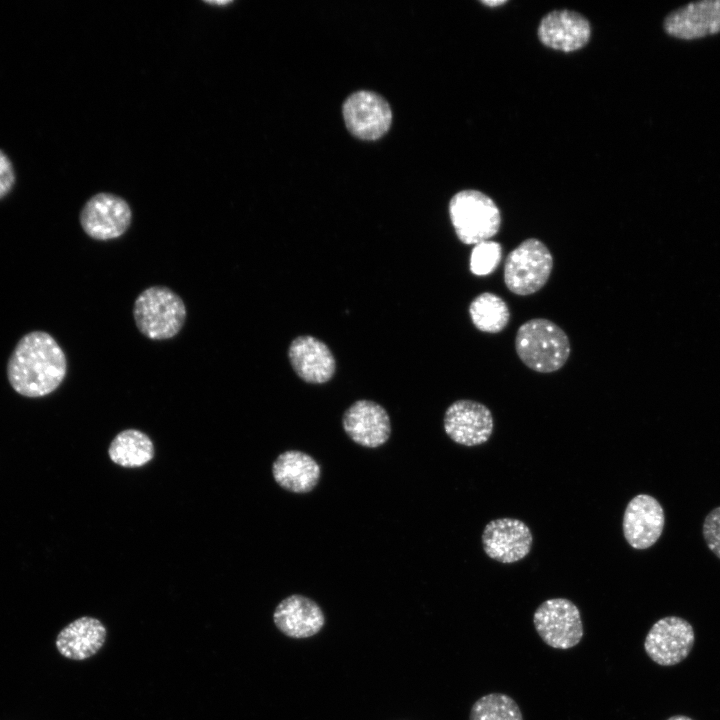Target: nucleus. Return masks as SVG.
Returning <instances> with one entry per match:
<instances>
[{
  "label": "nucleus",
  "mask_w": 720,
  "mask_h": 720,
  "mask_svg": "<svg viewBox=\"0 0 720 720\" xmlns=\"http://www.w3.org/2000/svg\"><path fill=\"white\" fill-rule=\"evenodd\" d=\"M67 362L56 340L48 333L24 335L7 365L12 388L25 397H43L56 390L65 378Z\"/></svg>",
  "instance_id": "f257e3e1"
},
{
  "label": "nucleus",
  "mask_w": 720,
  "mask_h": 720,
  "mask_svg": "<svg viewBox=\"0 0 720 720\" xmlns=\"http://www.w3.org/2000/svg\"><path fill=\"white\" fill-rule=\"evenodd\" d=\"M515 350L531 370L552 373L565 365L571 346L568 335L560 326L549 319L534 318L518 328Z\"/></svg>",
  "instance_id": "f03ea898"
},
{
  "label": "nucleus",
  "mask_w": 720,
  "mask_h": 720,
  "mask_svg": "<svg viewBox=\"0 0 720 720\" xmlns=\"http://www.w3.org/2000/svg\"><path fill=\"white\" fill-rule=\"evenodd\" d=\"M186 313L181 297L165 286H152L143 290L133 307L138 330L152 340H166L176 336L185 323Z\"/></svg>",
  "instance_id": "7ed1b4c3"
},
{
  "label": "nucleus",
  "mask_w": 720,
  "mask_h": 720,
  "mask_svg": "<svg viewBox=\"0 0 720 720\" xmlns=\"http://www.w3.org/2000/svg\"><path fill=\"white\" fill-rule=\"evenodd\" d=\"M449 215L458 239L467 245L493 238L501 226L498 206L477 190L456 193L449 203Z\"/></svg>",
  "instance_id": "20e7f679"
},
{
  "label": "nucleus",
  "mask_w": 720,
  "mask_h": 720,
  "mask_svg": "<svg viewBox=\"0 0 720 720\" xmlns=\"http://www.w3.org/2000/svg\"><path fill=\"white\" fill-rule=\"evenodd\" d=\"M553 269V256L539 239L529 238L508 253L504 262V283L518 296L538 292L548 282Z\"/></svg>",
  "instance_id": "39448f33"
},
{
  "label": "nucleus",
  "mask_w": 720,
  "mask_h": 720,
  "mask_svg": "<svg viewBox=\"0 0 720 720\" xmlns=\"http://www.w3.org/2000/svg\"><path fill=\"white\" fill-rule=\"evenodd\" d=\"M533 624L541 640L554 649L573 648L584 635L581 613L566 598H551L542 602L534 612Z\"/></svg>",
  "instance_id": "423d86ee"
},
{
  "label": "nucleus",
  "mask_w": 720,
  "mask_h": 720,
  "mask_svg": "<svg viewBox=\"0 0 720 720\" xmlns=\"http://www.w3.org/2000/svg\"><path fill=\"white\" fill-rule=\"evenodd\" d=\"M695 643L692 625L679 616H666L649 629L644 650L660 666H674L690 654Z\"/></svg>",
  "instance_id": "0eeeda50"
},
{
  "label": "nucleus",
  "mask_w": 720,
  "mask_h": 720,
  "mask_svg": "<svg viewBox=\"0 0 720 720\" xmlns=\"http://www.w3.org/2000/svg\"><path fill=\"white\" fill-rule=\"evenodd\" d=\"M131 220L129 204L123 198L105 192L92 196L80 212V224L84 232L100 241L122 236Z\"/></svg>",
  "instance_id": "6e6552de"
},
{
  "label": "nucleus",
  "mask_w": 720,
  "mask_h": 720,
  "mask_svg": "<svg viewBox=\"0 0 720 720\" xmlns=\"http://www.w3.org/2000/svg\"><path fill=\"white\" fill-rule=\"evenodd\" d=\"M343 117L348 130L362 140H376L390 128L392 112L388 102L379 94L361 90L344 102Z\"/></svg>",
  "instance_id": "1a4fd4ad"
},
{
  "label": "nucleus",
  "mask_w": 720,
  "mask_h": 720,
  "mask_svg": "<svg viewBox=\"0 0 720 720\" xmlns=\"http://www.w3.org/2000/svg\"><path fill=\"white\" fill-rule=\"evenodd\" d=\"M443 427L448 437L463 446H478L488 441L494 428L490 409L477 401L460 399L448 406Z\"/></svg>",
  "instance_id": "9d476101"
},
{
  "label": "nucleus",
  "mask_w": 720,
  "mask_h": 720,
  "mask_svg": "<svg viewBox=\"0 0 720 720\" xmlns=\"http://www.w3.org/2000/svg\"><path fill=\"white\" fill-rule=\"evenodd\" d=\"M481 540L488 557L509 564L529 554L533 535L530 528L519 519L498 518L485 526Z\"/></svg>",
  "instance_id": "9b49d317"
},
{
  "label": "nucleus",
  "mask_w": 720,
  "mask_h": 720,
  "mask_svg": "<svg viewBox=\"0 0 720 720\" xmlns=\"http://www.w3.org/2000/svg\"><path fill=\"white\" fill-rule=\"evenodd\" d=\"M665 514L659 501L648 494H638L627 504L623 515V534L634 549L653 546L662 535Z\"/></svg>",
  "instance_id": "f8f14e48"
},
{
  "label": "nucleus",
  "mask_w": 720,
  "mask_h": 720,
  "mask_svg": "<svg viewBox=\"0 0 720 720\" xmlns=\"http://www.w3.org/2000/svg\"><path fill=\"white\" fill-rule=\"evenodd\" d=\"M663 29L680 40H696L720 32V0L686 3L670 11L663 20Z\"/></svg>",
  "instance_id": "ddd939ff"
},
{
  "label": "nucleus",
  "mask_w": 720,
  "mask_h": 720,
  "mask_svg": "<svg viewBox=\"0 0 720 720\" xmlns=\"http://www.w3.org/2000/svg\"><path fill=\"white\" fill-rule=\"evenodd\" d=\"M342 427L354 443L365 448H378L391 435V422L386 409L366 399L354 402L344 412Z\"/></svg>",
  "instance_id": "4468645a"
},
{
  "label": "nucleus",
  "mask_w": 720,
  "mask_h": 720,
  "mask_svg": "<svg viewBox=\"0 0 720 720\" xmlns=\"http://www.w3.org/2000/svg\"><path fill=\"white\" fill-rule=\"evenodd\" d=\"M277 629L293 639H306L318 634L325 625L321 607L311 598L292 594L281 600L273 613Z\"/></svg>",
  "instance_id": "2eb2a0df"
},
{
  "label": "nucleus",
  "mask_w": 720,
  "mask_h": 720,
  "mask_svg": "<svg viewBox=\"0 0 720 720\" xmlns=\"http://www.w3.org/2000/svg\"><path fill=\"white\" fill-rule=\"evenodd\" d=\"M591 36L588 20L575 11L554 10L546 14L538 27V37L547 47L572 52L585 46Z\"/></svg>",
  "instance_id": "dca6fc26"
},
{
  "label": "nucleus",
  "mask_w": 720,
  "mask_h": 720,
  "mask_svg": "<svg viewBox=\"0 0 720 720\" xmlns=\"http://www.w3.org/2000/svg\"><path fill=\"white\" fill-rule=\"evenodd\" d=\"M290 364L303 381L311 384L328 382L336 369L335 358L329 347L310 336H298L288 349Z\"/></svg>",
  "instance_id": "f3484780"
},
{
  "label": "nucleus",
  "mask_w": 720,
  "mask_h": 720,
  "mask_svg": "<svg viewBox=\"0 0 720 720\" xmlns=\"http://www.w3.org/2000/svg\"><path fill=\"white\" fill-rule=\"evenodd\" d=\"M106 635V628L99 619L82 616L59 632L55 645L65 658L82 661L92 657L102 648Z\"/></svg>",
  "instance_id": "a211bd4d"
},
{
  "label": "nucleus",
  "mask_w": 720,
  "mask_h": 720,
  "mask_svg": "<svg viewBox=\"0 0 720 720\" xmlns=\"http://www.w3.org/2000/svg\"><path fill=\"white\" fill-rule=\"evenodd\" d=\"M275 482L292 493H308L321 477L319 463L309 454L299 450H287L278 455L272 464Z\"/></svg>",
  "instance_id": "6ab92c4d"
},
{
  "label": "nucleus",
  "mask_w": 720,
  "mask_h": 720,
  "mask_svg": "<svg viewBox=\"0 0 720 720\" xmlns=\"http://www.w3.org/2000/svg\"><path fill=\"white\" fill-rule=\"evenodd\" d=\"M112 462L124 468H137L147 464L154 456V446L147 434L137 429L119 432L108 447Z\"/></svg>",
  "instance_id": "aec40b11"
},
{
  "label": "nucleus",
  "mask_w": 720,
  "mask_h": 720,
  "mask_svg": "<svg viewBox=\"0 0 720 720\" xmlns=\"http://www.w3.org/2000/svg\"><path fill=\"white\" fill-rule=\"evenodd\" d=\"M469 315L479 331L491 334L503 331L510 321L507 303L491 292H483L472 300Z\"/></svg>",
  "instance_id": "412c9836"
},
{
  "label": "nucleus",
  "mask_w": 720,
  "mask_h": 720,
  "mask_svg": "<svg viewBox=\"0 0 720 720\" xmlns=\"http://www.w3.org/2000/svg\"><path fill=\"white\" fill-rule=\"evenodd\" d=\"M469 720H523V715L512 697L495 692L486 694L474 702Z\"/></svg>",
  "instance_id": "4be33fe9"
},
{
  "label": "nucleus",
  "mask_w": 720,
  "mask_h": 720,
  "mask_svg": "<svg viewBox=\"0 0 720 720\" xmlns=\"http://www.w3.org/2000/svg\"><path fill=\"white\" fill-rule=\"evenodd\" d=\"M502 260L500 243L487 240L474 245L470 255V271L477 276L493 273Z\"/></svg>",
  "instance_id": "5701e85b"
},
{
  "label": "nucleus",
  "mask_w": 720,
  "mask_h": 720,
  "mask_svg": "<svg viewBox=\"0 0 720 720\" xmlns=\"http://www.w3.org/2000/svg\"><path fill=\"white\" fill-rule=\"evenodd\" d=\"M702 533L708 549L720 559V506L706 515Z\"/></svg>",
  "instance_id": "b1692460"
},
{
  "label": "nucleus",
  "mask_w": 720,
  "mask_h": 720,
  "mask_svg": "<svg viewBox=\"0 0 720 720\" xmlns=\"http://www.w3.org/2000/svg\"><path fill=\"white\" fill-rule=\"evenodd\" d=\"M14 180L13 166L5 153L0 150V198L10 191Z\"/></svg>",
  "instance_id": "393cba45"
},
{
  "label": "nucleus",
  "mask_w": 720,
  "mask_h": 720,
  "mask_svg": "<svg viewBox=\"0 0 720 720\" xmlns=\"http://www.w3.org/2000/svg\"><path fill=\"white\" fill-rule=\"evenodd\" d=\"M482 3L487 6H490V7H495V6H500V5L505 4L506 1L505 0L504 1L503 0H493V1L488 0V1H482Z\"/></svg>",
  "instance_id": "a878e982"
},
{
  "label": "nucleus",
  "mask_w": 720,
  "mask_h": 720,
  "mask_svg": "<svg viewBox=\"0 0 720 720\" xmlns=\"http://www.w3.org/2000/svg\"><path fill=\"white\" fill-rule=\"evenodd\" d=\"M667 720H693L692 718L685 715H674Z\"/></svg>",
  "instance_id": "bb28decb"
},
{
  "label": "nucleus",
  "mask_w": 720,
  "mask_h": 720,
  "mask_svg": "<svg viewBox=\"0 0 720 720\" xmlns=\"http://www.w3.org/2000/svg\"><path fill=\"white\" fill-rule=\"evenodd\" d=\"M209 3H210V4H215V5H216V4H217V5H225V4L230 3V1H210Z\"/></svg>",
  "instance_id": "cd10ccee"
}]
</instances>
